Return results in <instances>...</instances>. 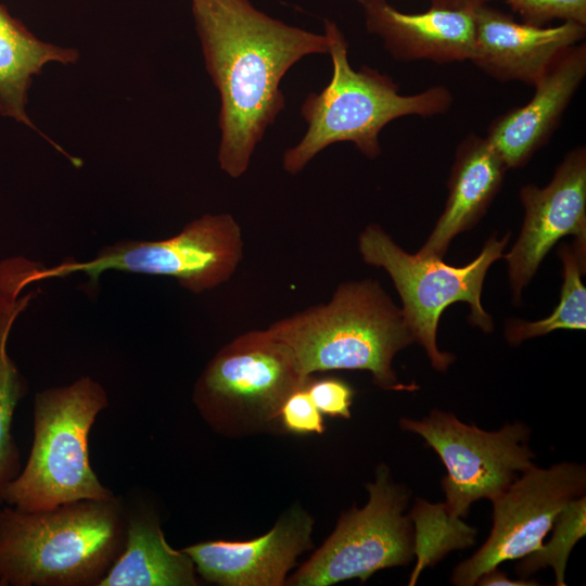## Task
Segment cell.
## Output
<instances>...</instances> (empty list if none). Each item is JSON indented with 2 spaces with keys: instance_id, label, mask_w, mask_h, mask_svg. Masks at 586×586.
I'll use <instances>...</instances> for the list:
<instances>
[{
  "instance_id": "obj_1",
  "label": "cell",
  "mask_w": 586,
  "mask_h": 586,
  "mask_svg": "<svg viewBox=\"0 0 586 586\" xmlns=\"http://www.w3.org/2000/svg\"><path fill=\"white\" fill-rule=\"evenodd\" d=\"M190 1L205 67L220 94L218 163L239 178L284 109L282 77L302 58L328 53V39L275 18L250 0Z\"/></svg>"
},
{
  "instance_id": "obj_2",
  "label": "cell",
  "mask_w": 586,
  "mask_h": 586,
  "mask_svg": "<svg viewBox=\"0 0 586 586\" xmlns=\"http://www.w3.org/2000/svg\"><path fill=\"white\" fill-rule=\"evenodd\" d=\"M119 499H81L51 509H0L3 586L97 585L125 544Z\"/></svg>"
},
{
  "instance_id": "obj_3",
  "label": "cell",
  "mask_w": 586,
  "mask_h": 586,
  "mask_svg": "<svg viewBox=\"0 0 586 586\" xmlns=\"http://www.w3.org/2000/svg\"><path fill=\"white\" fill-rule=\"evenodd\" d=\"M267 329L292 351L306 378L330 370H366L382 390L419 388L402 383L392 367L394 356L415 341L402 310L378 281L343 282L328 303Z\"/></svg>"
},
{
  "instance_id": "obj_4",
  "label": "cell",
  "mask_w": 586,
  "mask_h": 586,
  "mask_svg": "<svg viewBox=\"0 0 586 586\" xmlns=\"http://www.w3.org/2000/svg\"><path fill=\"white\" fill-rule=\"evenodd\" d=\"M333 72L319 93H309L301 114L308 125L302 140L283 153L282 167L296 175L324 148L353 142L367 157L381 153L379 135L392 120L407 115L432 117L453 104L451 91L442 85L404 95L390 76L362 66L352 68L348 43L333 21L323 22Z\"/></svg>"
},
{
  "instance_id": "obj_5",
  "label": "cell",
  "mask_w": 586,
  "mask_h": 586,
  "mask_svg": "<svg viewBox=\"0 0 586 586\" xmlns=\"http://www.w3.org/2000/svg\"><path fill=\"white\" fill-rule=\"evenodd\" d=\"M107 405L105 390L89 377L37 393L33 446L24 468L5 491L4 505L39 511L81 499L114 497L89 459L90 430Z\"/></svg>"
},
{
  "instance_id": "obj_6",
  "label": "cell",
  "mask_w": 586,
  "mask_h": 586,
  "mask_svg": "<svg viewBox=\"0 0 586 586\" xmlns=\"http://www.w3.org/2000/svg\"><path fill=\"white\" fill-rule=\"evenodd\" d=\"M306 378L292 351L266 328L234 337L195 382L193 402L217 433L243 437L283 429L281 409Z\"/></svg>"
},
{
  "instance_id": "obj_7",
  "label": "cell",
  "mask_w": 586,
  "mask_h": 586,
  "mask_svg": "<svg viewBox=\"0 0 586 586\" xmlns=\"http://www.w3.org/2000/svg\"><path fill=\"white\" fill-rule=\"evenodd\" d=\"M508 239L509 233L501 240L493 234L473 262L455 267L438 257L405 252L379 225L370 224L359 234L358 250L365 263L388 273L413 341L424 348L434 369L446 371L455 356L437 347L441 315L450 304L464 302L470 306V322L484 332L493 331V319L482 307L481 293L486 272L502 256Z\"/></svg>"
},
{
  "instance_id": "obj_8",
  "label": "cell",
  "mask_w": 586,
  "mask_h": 586,
  "mask_svg": "<svg viewBox=\"0 0 586 586\" xmlns=\"http://www.w3.org/2000/svg\"><path fill=\"white\" fill-rule=\"evenodd\" d=\"M243 258L241 227L230 214H204L176 235L157 241L124 240L101 249L88 262L39 265L37 280L85 272L95 286L106 270L171 277L200 294L227 282Z\"/></svg>"
},
{
  "instance_id": "obj_9",
  "label": "cell",
  "mask_w": 586,
  "mask_h": 586,
  "mask_svg": "<svg viewBox=\"0 0 586 586\" xmlns=\"http://www.w3.org/2000/svg\"><path fill=\"white\" fill-rule=\"evenodd\" d=\"M368 502L343 512L334 531L315 553L285 581L293 586H330L410 563L415 557L413 523L405 510L407 486L392 477L381 463L374 482L367 484Z\"/></svg>"
},
{
  "instance_id": "obj_10",
  "label": "cell",
  "mask_w": 586,
  "mask_h": 586,
  "mask_svg": "<svg viewBox=\"0 0 586 586\" xmlns=\"http://www.w3.org/2000/svg\"><path fill=\"white\" fill-rule=\"evenodd\" d=\"M399 426L421 436L445 466L443 505L453 518H466L476 500H494L535 466L528 446L531 431L521 421L484 431L451 412L432 409L419 420L402 418Z\"/></svg>"
},
{
  "instance_id": "obj_11",
  "label": "cell",
  "mask_w": 586,
  "mask_h": 586,
  "mask_svg": "<svg viewBox=\"0 0 586 586\" xmlns=\"http://www.w3.org/2000/svg\"><path fill=\"white\" fill-rule=\"evenodd\" d=\"M584 464L562 461L549 468L533 466L513 481L493 502L488 538L453 571L451 583L472 586L505 561L520 560L540 549L558 513L585 495Z\"/></svg>"
},
{
  "instance_id": "obj_12",
  "label": "cell",
  "mask_w": 586,
  "mask_h": 586,
  "mask_svg": "<svg viewBox=\"0 0 586 586\" xmlns=\"http://www.w3.org/2000/svg\"><path fill=\"white\" fill-rule=\"evenodd\" d=\"M525 216L521 233L505 255L512 295L521 298L539 264L565 235L586 240V150L570 151L544 188L533 184L520 190Z\"/></svg>"
},
{
  "instance_id": "obj_13",
  "label": "cell",
  "mask_w": 586,
  "mask_h": 586,
  "mask_svg": "<svg viewBox=\"0 0 586 586\" xmlns=\"http://www.w3.org/2000/svg\"><path fill=\"white\" fill-rule=\"evenodd\" d=\"M314 518L292 505L266 534L246 542L207 540L184 547L196 573L221 586H281L303 552L313 548Z\"/></svg>"
},
{
  "instance_id": "obj_14",
  "label": "cell",
  "mask_w": 586,
  "mask_h": 586,
  "mask_svg": "<svg viewBox=\"0 0 586 586\" xmlns=\"http://www.w3.org/2000/svg\"><path fill=\"white\" fill-rule=\"evenodd\" d=\"M474 22L470 61L497 80L532 86L560 53L586 36V26L578 23L562 22L556 26L519 23L487 3L475 8Z\"/></svg>"
},
{
  "instance_id": "obj_15",
  "label": "cell",
  "mask_w": 586,
  "mask_h": 586,
  "mask_svg": "<svg viewBox=\"0 0 586 586\" xmlns=\"http://www.w3.org/2000/svg\"><path fill=\"white\" fill-rule=\"evenodd\" d=\"M585 76L586 44L579 42L556 58L526 104L494 119L486 139L507 168L524 165L547 142Z\"/></svg>"
},
{
  "instance_id": "obj_16",
  "label": "cell",
  "mask_w": 586,
  "mask_h": 586,
  "mask_svg": "<svg viewBox=\"0 0 586 586\" xmlns=\"http://www.w3.org/2000/svg\"><path fill=\"white\" fill-rule=\"evenodd\" d=\"M357 1L367 30L382 39L394 59L435 63L471 60L475 9L431 5L424 12L405 13L387 0Z\"/></svg>"
},
{
  "instance_id": "obj_17",
  "label": "cell",
  "mask_w": 586,
  "mask_h": 586,
  "mask_svg": "<svg viewBox=\"0 0 586 586\" xmlns=\"http://www.w3.org/2000/svg\"><path fill=\"white\" fill-rule=\"evenodd\" d=\"M507 169L486 137L467 136L456 151L445 208L417 254L442 258L450 241L485 214L501 188Z\"/></svg>"
},
{
  "instance_id": "obj_18",
  "label": "cell",
  "mask_w": 586,
  "mask_h": 586,
  "mask_svg": "<svg viewBox=\"0 0 586 586\" xmlns=\"http://www.w3.org/2000/svg\"><path fill=\"white\" fill-rule=\"evenodd\" d=\"M125 518L123 550L98 586L199 585L192 559L169 546L154 512L125 511Z\"/></svg>"
},
{
  "instance_id": "obj_19",
  "label": "cell",
  "mask_w": 586,
  "mask_h": 586,
  "mask_svg": "<svg viewBox=\"0 0 586 586\" xmlns=\"http://www.w3.org/2000/svg\"><path fill=\"white\" fill-rule=\"evenodd\" d=\"M76 49L54 46L37 38L0 3V114L39 132L60 152L62 148L44 136L26 113L33 77L51 62L75 63Z\"/></svg>"
},
{
  "instance_id": "obj_20",
  "label": "cell",
  "mask_w": 586,
  "mask_h": 586,
  "mask_svg": "<svg viewBox=\"0 0 586 586\" xmlns=\"http://www.w3.org/2000/svg\"><path fill=\"white\" fill-rule=\"evenodd\" d=\"M559 256L563 264V284L558 306L552 314L538 321L510 320L506 339L510 344L542 336L559 329L585 330L586 289L582 282L585 271L586 240L561 244Z\"/></svg>"
},
{
  "instance_id": "obj_21",
  "label": "cell",
  "mask_w": 586,
  "mask_h": 586,
  "mask_svg": "<svg viewBox=\"0 0 586 586\" xmlns=\"http://www.w3.org/2000/svg\"><path fill=\"white\" fill-rule=\"evenodd\" d=\"M20 310L0 305V506L9 485L22 470L20 450L12 433L15 408L27 392V383L10 358L7 342Z\"/></svg>"
},
{
  "instance_id": "obj_22",
  "label": "cell",
  "mask_w": 586,
  "mask_h": 586,
  "mask_svg": "<svg viewBox=\"0 0 586 586\" xmlns=\"http://www.w3.org/2000/svg\"><path fill=\"white\" fill-rule=\"evenodd\" d=\"M408 515L416 525L415 555L418 556L409 585H415L422 570L435 565L448 551L470 547L475 542L476 530L450 517L443 502L418 499Z\"/></svg>"
},
{
  "instance_id": "obj_23",
  "label": "cell",
  "mask_w": 586,
  "mask_h": 586,
  "mask_svg": "<svg viewBox=\"0 0 586 586\" xmlns=\"http://www.w3.org/2000/svg\"><path fill=\"white\" fill-rule=\"evenodd\" d=\"M550 531L552 534L548 543L521 558L517 571L522 578H527L536 571L550 566L555 572L556 585L565 586L564 572L568 559L575 544L586 533V496L569 502L558 513Z\"/></svg>"
},
{
  "instance_id": "obj_24",
  "label": "cell",
  "mask_w": 586,
  "mask_h": 586,
  "mask_svg": "<svg viewBox=\"0 0 586 586\" xmlns=\"http://www.w3.org/2000/svg\"><path fill=\"white\" fill-rule=\"evenodd\" d=\"M523 22L545 26L553 20L586 26V0H506Z\"/></svg>"
},
{
  "instance_id": "obj_25",
  "label": "cell",
  "mask_w": 586,
  "mask_h": 586,
  "mask_svg": "<svg viewBox=\"0 0 586 586\" xmlns=\"http://www.w3.org/2000/svg\"><path fill=\"white\" fill-rule=\"evenodd\" d=\"M306 390L322 415L332 418H351L354 388L344 380L335 377L309 380Z\"/></svg>"
},
{
  "instance_id": "obj_26",
  "label": "cell",
  "mask_w": 586,
  "mask_h": 586,
  "mask_svg": "<svg viewBox=\"0 0 586 586\" xmlns=\"http://www.w3.org/2000/svg\"><path fill=\"white\" fill-rule=\"evenodd\" d=\"M322 416L304 386L292 393L283 404L281 423L284 431L294 434H322Z\"/></svg>"
},
{
  "instance_id": "obj_27",
  "label": "cell",
  "mask_w": 586,
  "mask_h": 586,
  "mask_svg": "<svg viewBox=\"0 0 586 586\" xmlns=\"http://www.w3.org/2000/svg\"><path fill=\"white\" fill-rule=\"evenodd\" d=\"M481 586H536L538 583L534 579L519 578L511 579L505 572L495 568L483 574L476 582Z\"/></svg>"
},
{
  "instance_id": "obj_28",
  "label": "cell",
  "mask_w": 586,
  "mask_h": 586,
  "mask_svg": "<svg viewBox=\"0 0 586 586\" xmlns=\"http://www.w3.org/2000/svg\"><path fill=\"white\" fill-rule=\"evenodd\" d=\"M489 0H431V5L451 9H475Z\"/></svg>"
},
{
  "instance_id": "obj_29",
  "label": "cell",
  "mask_w": 586,
  "mask_h": 586,
  "mask_svg": "<svg viewBox=\"0 0 586 586\" xmlns=\"http://www.w3.org/2000/svg\"><path fill=\"white\" fill-rule=\"evenodd\" d=\"M0 586H3L1 582H0Z\"/></svg>"
}]
</instances>
